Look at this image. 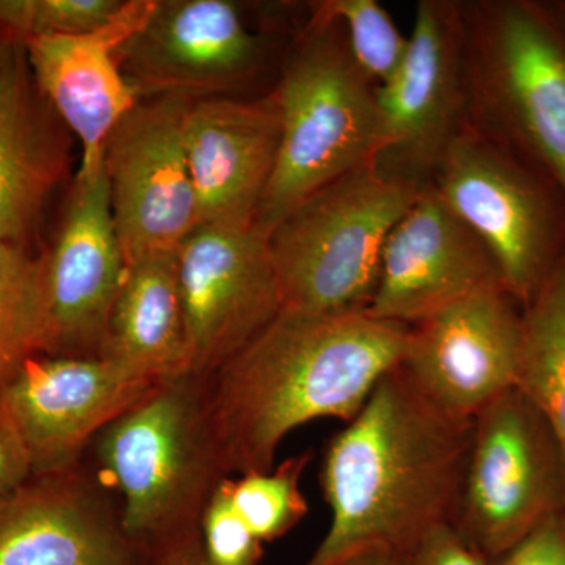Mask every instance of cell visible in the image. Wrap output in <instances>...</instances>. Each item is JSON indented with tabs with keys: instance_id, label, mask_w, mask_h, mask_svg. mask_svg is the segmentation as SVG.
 <instances>
[{
	"instance_id": "obj_1",
	"label": "cell",
	"mask_w": 565,
	"mask_h": 565,
	"mask_svg": "<svg viewBox=\"0 0 565 565\" xmlns=\"http://www.w3.org/2000/svg\"><path fill=\"white\" fill-rule=\"evenodd\" d=\"M473 419L433 401L394 367L327 445L321 470L329 531L303 565H337L360 553H405L452 523Z\"/></svg>"
},
{
	"instance_id": "obj_2",
	"label": "cell",
	"mask_w": 565,
	"mask_h": 565,
	"mask_svg": "<svg viewBox=\"0 0 565 565\" xmlns=\"http://www.w3.org/2000/svg\"><path fill=\"white\" fill-rule=\"evenodd\" d=\"M411 327L363 313L281 311L206 379L225 475L266 473L292 430L316 419L349 423L399 366Z\"/></svg>"
},
{
	"instance_id": "obj_3",
	"label": "cell",
	"mask_w": 565,
	"mask_h": 565,
	"mask_svg": "<svg viewBox=\"0 0 565 565\" xmlns=\"http://www.w3.org/2000/svg\"><path fill=\"white\" fill-rule=\"evenodd\" d=\"M96 478L120 494L126 535L148 559L200 531L223 478L206 381L184 374L152 386L93 440Z\"/></svg>"
},
{
	"instance_id": "obj_4",
	"label": "cell",
	"mask_w": 565,
	"mask_h": 565,
	"mask_svg": "<svg viewBox=\"0 0 565 565\" xmlns=\"http://www.w3.org/2000/svg\"><path fill=\"white\" fill-rule=\"evenodd\" d=\"M311 11L273 92L280 145L253 223L266 237L311 193L373 162L381 141L377 87L353 61L340 22Z\"/></svg>"
},
{
	"instance_id": "obj_5",
	"label": "cell",
	"mask_w": 565,
	"mask_h": 565,
	"mask_svg": "<svg viewBox=\"0 0 565 565\" xmlns=\"http://www.w3.org/2000/svg\"><path fill=\"white\" fill-rule=\"evenodd\" d=\"M468 122L522 152L565 193V24L542 0H467Z\"/></svg>"
},
{
	"instance_id": "obj_6",
	"label": "cell",
	"mask_w": 565,
	"mask_h": 565,
	"mask_svg": "<svg viewBox=\"0 0 565 565\" xmlns=\"http://www.w3.org/2000/svg\"><path fill=\"white\" fill-rule=\"evenodd\" d=\"M419 191L386 180L367 163L289 211L267 234L282 311H366L377 288L386 237Z\"/></svg>"
},
{
	"instance_id": "obj_7",
	"label": "cell",
	"mask_w": 565,
	"mask_h": 565,
	"mask_svg": "<svg viewBox=\"0 0 565 565\" xmlns=\"http://www.w3.org/2000/svg\"><path fill=\"white\" fill-rule=\"evenodd\" d=\"M435 191L493 256L525 310L565 258V193L533 161L470 122L452 141Z\"/></svg>"
},
{
	"instance_id": "obj_8",
	"label": "cell",
	"mask_w": 565,
	"mask_h": 565,
	"mask_svg": "<svg viewBox=\"0 0 565 565\" xmlns=\"http://www.w3.org/2000/svg\"><path fill=\"white\" fill-rule=\"evenodd\" d=\"M565 512V457L522 390H509L473 418L455 525L487 563Z\"/></svg>"
},
{
	"instance_id": "obj_9",
	"label": "cell",
	"mask_w": 565,
	"mask_h": 565,
	"mask_svg": "<svg viewBox=\"0 0 565 565\" xmlns=\"http://www.w3.org/2000/svg\"><path fill=\"white\" fill-rule=\"evenodd\" d=\"M381 141L373 169L424 189L468 122L462 9L457 0H419L408 51L377 87Z\"/></svg>"
},
{
	"instance_id": "obj_10",
	"label": "cell",
	"mask_w": 565,
	"mask_h": 565,
	"mask_svg": "<svg viewBox=\"0 0 565 565\" xmlns=\"http://www.w3.org/2000/svg\"><path fill=\"white\" fill-rule=\"evenodd\" d=\"M195 98H141L111 131L103 163L126 263L177 252L200 226L185 125Z\"/></svg>"
},
{
	"instance_id": "obj_11",
	"label": "cell",
	"mask_w": 565,
	"mask_h": 565,
	"mask_svg": "<svg viewBox=\"0 0 565 565\" xmlns=\"http://www.w3.org/2000/svg\"><path fill=\"white\" fill-rule=\"evenodd\" d=\"M41 353L98 356L128 263L103 159L79 167L50 245L41 247Z\"/></svg>"
},
{
	"instance_id": "obj_12",
	"label": "cell",
	"mask_w": 565,
	"mask_h": 565,
	"mask_svg": "<svg viewBox=\"0 0 565 565\" xmlns=\"http://www.w3.org/2000/svg\"><path fill=\"white\" fill-rule=\"evenodd\" d=\"M189 374L210 379L280 316L267 237L200 225L178 247Z\"/></svg>"
},
{
	"instance_id": "obj_13",
	"label": "cell",
	"mask_w": 565,
	"mask_h": 565,
	"mask_svg": "<svg viewBox=\"0 0 565 565\" xmlns=\"http://www.w3.org/2000/svg\"><path fill=\"white\" fill-rule=\"evenodd\" d=\"M266 57V40L233 0H156L118 50L122 74L140 98L222 96L255 79Z\"/></svg>"
},
{
	"instance_id": "obj_14",
	"label": "cell",
	"mask_w": 565,
	"mask_h": 565,
	"mask_svg": "<svg viewBox=\"0 0 565 565\" xmlns=\"http://www.w3.org/2000/svg\"><path fill=\"white\" fill-rule=\"evenodd\" d=\"M522 349L523 308L493 286L411 327L401 367L435 405L473 419L514 388Z\"/></svg>"
},
{
	"instance_id": "obj_15",
	"label": "cell",
	"mask_w": 565,
	"mask_h": 565,
	"mask_svg": "<svg viewBox=\"0 0 565 565\" xmlns=\"http://www.w3.org/2000/svg\"><path fill=\"white\" fill-rule=\"evenodd\" d=\"M158 382L103 356L36 353L0 393L29 456L33 475L81 463L85 446L139 403Z\"/></svg>"
},
{
	"instance_id": "obj_16",
	"label": "cell",
	"mask_w": 565,
	"mask_h": 565,
	"mask_svg": "<svg viewBox=\"0 0 565 565\" xmlns=\"http://www.w3.org/2000/svg\"><path fill=\"white\" fill-rule=\"evenodd\" d=\"M493 286H504L493 256L429 184L386 237L366 313L414 327Z\"/></svg>"
},
{
	"instance_id": "obj_17",
	"label": "cell",
	"mask_w": 565,
	"mask_h": 565,
	"mask_svg": "<svg viewBox=\"0 0 565 565\" xmlns=\"http://www.w3.org/2000/svg\"><path fill=\"white\" fill-rule=\"evenodd\" d=\"M0 565L151 564L79 463L33 475L0 498Z\"/></svg>"
},
{
	"instance_id": "obj_18",
	"label": "cell",
	"mask_w": 565,
	"mask_h": 565,
	"mask_svg": "<svg viewBox=\"0 0 565 565\" xmlns=\"http://www.w3.org/2000/svg\"><path fill=\"white\" fill-rule=\"evenodd\" d=\"M156 0H125L106 24L77 35L28 40L25 57L41 95L82 147L81 167L96 166L118 122L140 102L118 62Z\"/></svg>"
},
{
	"instance_id": "obj_19",
	"label": "cell",
	"mask_w": 565,
	"mask_h": 565,
	"mask_svg": "<svg viewBox=\"0 0 565 565\" xmlns=\"http://www.w3.org/2000/svg\"><path fill=\"white\" fill-rule=\"evenodd\" d=\"M185 141L200 225L253 228L280 145L273 93L258 99H193Z\"/></svg>"
},
{
	"instance_id": "obj_20",
	"label": "cell",
	"mask_w": 565,
	"mask_h": 565,
	"mask_svg": "<svg viewBox=\"0 0 565 565\" xmlns=\"http://www.w3.org/2000/svg\"><path fill=\"white\" fill-rule=\"evenodd\" d=\"M70 131L10 41L0 68V244L40 253L52 196L68 173Z\"/></svg>"
},
{
	"instance_id": "obj_21",
	"label": "cell",
	"mask_w": 565,
	"mask_h": 565,
	"mask_svg": "<svg viewBox=\"0 0 565 565\" xmlns=\"http://www.w3.org/2000/svg\"><path fill=\"white\" fill-rule=\"evenodd\" d=\"M99 356L158 384L189 374L177 252L128 264Z\"/></svg>"
},
{
	"instance_id": "obj_22",
	"label": "cell",
	"mask_w": 565,
	"mask_h": 565,
	"mask_svg": "<svg viewBox=\"0 0 565 565\" xmlns=\"http://www.w3.org/2000/svg\"><path fill=\"white\" fill-rule=\"evenodd\" d=\"M515 386L544 416L565 457V258L523 310Z\"/></svg>"
},
{
	"instance_id": "obj_23",
	"label": "cell",
	"mask_w": 565,
	"mask_h": 565,
	"mask_svg": "<svg viewBox=\"0 0 565 565\" xmlns=\"http://www.w3.org/2000/svg\"><path fill=\"white\" fill-rule=\"evenodd\" d=\"M41 334L39 253L0 244V393L41 353Z\"/></svg>"
},
{
	"instance_id": "obj_24",
	"label": "cell",
	"mask_w": 565,
	"mask_h": 565,
	"mask_svg": "<svg viewBox=\"0 0 565 565\" xmlns=\"http://www.w3.org/2000/svg\"><path fill=\"white\" fill-rule=\"evenodd\" d=\"M310 460V452H305L282 460L266 473L223 479L233 508L263 544L288 534L308 514L300 479Z\"/></svg>"
},
{
	"instance_id": "obj_25",
	"label": "cell",
	"mask_w": 565,
	"mask_h": 565,
	"mask_svg": "<svg viewBox=\"0 0 565 565\" xmlns=\"http://www.w3.org/2000/svg\"><path fill=\"white\" fill-rule=\"evenodd\" d=\"M316 10L340 22L353 61L375 87L392 79L408 51V36L377 0H322Z\"/></svg>"
},
{
	"instance_id": "obj_26",
	"label": "cell",
	"mask_w": 565,
	"mask_h": 565,
	"mask_svg": "<svg viewBox=\"0 0 565 565\" xmlns=\"http://www.w3.org/2000/svg\"><path fill=\"white\" fill-rule=\"evenodd\" d=\"M125 0H0V35L10 41L90 32L121 9Z\"/></svg>"
},
{
	"instance_id": "obj_27",
	"label": "cell",
	"mask_w": 565,
	"mask_h": 565,
	"mask_svg": "<svg viewBox=\"0 0 565 565\" xmlns=\"http://www.w3.org/2000/svg\"><path fill=\"white\" fill-rule=\"evenodd\" d=\"M222 481L215 487L200 520L207 561L211 565H258L263 542L237 514Z\"/></svg>"
},
{
	"instance_id": "obj_28",
	"label": "cell",
	"mask_w": 565,
	"mask_h": 565,
	"mask_svg": "<svg viewBox=\"0 0 565 565\" xmlns=\"http://www.w3.org/2000/svg\"><path fill=\"white\" fill-rule=\"evenodd\" d=\"M407 565H490L476 553L452 523L434 527L407 553Z\"/></svg>"
},
{
	"instance_id": "obj_29",
	"label": "cell",
	"mask_w": 565,
	"mask_h": 565,
	"mask_svg": "<svg viewBox=\"0 0 565 565\" xmlns=\"http://www.w3.org/2000/svg\"><path fill=\"white\" fill-rule=\"evenodd\" d=\"M490 565H565V512L546 520Z\"/></svg>"
},
{
	"instance_id": "obj_30",
	"label": "cell",
	"mask_w": 565,
	"mask_h": 565,
	"mask_svg": "<svg viewBox=\"0 0 565 565\" xmlns=\"http://www.w3.org/2000/svg\"><path fill=\"white\" fill-rule=\"evenodd\" d=\"M32 476L33 467L28 448L0 404V498L17 490Z\"/></svg>"
},
{
	"instance_id": "obj_31",
	"label": "cell",
	"mask_w": 565,
	"mask_h": 565,
	"mask_svg": "<svg viewBox=\"0 0 565 565\" xmlns=\"http://www.w3.org/2000/svg\"><path fill=\"white\" fill-rule=\"evenodd\" d=\"M151 565H211L202 542V533L191 535L163 546L150 557Z\"/></svg>"
},
{
	"instance_id": "obj_32",
	"label": "cell",
	"mask_w": 565,
	"mask_h": 565,
	"mask_svg": "<svg viewBox=\"0 0 565 565\" xmlns=\"http://www.w3.org/2000/svg\"><path fill=\"white\" fill-rule=\"evenodd\" d=\"M337 565H407V563L403 553L375 550V552L360 553Z\"/></svg>"
},
{
	"instance_id": "obj_33",
	"label": "cell",
	"mask_w": 565,
	"mask_h": 565,
	"mask_svg": "<svg viewBox=\"0 0 565 565\" xmlns=\"http://www.w3.org/2000/svg\"><path fill=\"white\" fill-rule=\"evenodd\" d=\"M553 11L559 17V20L565 24V0H548Z\"/></svg>"
},
{
	"instance_id": "obj_34",
	"label": "cell",
	"mask_w": 565,
	"mask_h": 565,
	"mask_svg": "<svg viewBox=\"0 0 565 565\" xmlns=\"http://www.w3.org/2000/svg\"><path fill=\"white\" fill-rule=\"evenodd\" d=\"M7 46H9V40L0 35V68H2L3 58H6Z\"/></svg>"
}]
</instances>
